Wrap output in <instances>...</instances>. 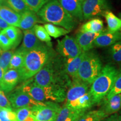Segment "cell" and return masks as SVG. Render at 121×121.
<instances>
[{
  "label": "cell",
  "mask_w": 121,
  "mask_h": 121,
  "mask_svg": "<svg viewBox=\"0 0 121 121\" xmlns=\"http://www.w3.org/2000/svg\"><path fill=\"white\" fill-rule=\"evenodd\" d=\"M57 55L51 43L41 45L26 53L22 66L19 69L20 81H26L34 77L48 62Z\"/></svg>",
  "instance_id": "1"
},
{
  "label": "cell",
  "mask_w": 121,
  "mask_h": 121,
  "mask_svg": "<svg viewBox=\"0 0 121 121\" xmlns=\"http://www.w3.org/2000/svg\"><path fill=\"white\" fill-rule=\"evenodd\" d=\"M35 84L45 87L59 85L69 88L71 84L65 69V58L57 55L47 63L33 78Z\"/></svg>",
  "instance_id": "2"
},
{
  "label": "cell",
  "mask_w": 121,
  "mask_h": 121,
  "mask_svg": "<svg viewBox=\"0 0 121 121\" xmlns=\"http://www.w3.org/2000/svg\"><path fill=\"white\" fill-rule=\"evenodd\" d=\"M37 15L43 22L71 30L75 28L76 22L63 9L58 0H51L37 13Z\"/></svg>",
  "instance_id": "3"
},
{
  "label": "cell",
  "mask_w": 121,
  "mask_h": 121,
  "mask_svg": "<svg viewBox=\"0 0 121 121\" xmlns=\"http://www.w3.org/2000/svg\"><path fill=\"white\" fill-rule=\"evenodd\" d=\"M34 100L39 102H62L66 99V90L64 87L52 85L43 87L35 84L33 79L25 81L19 87Z\"/></svg>",
  "instance_id": "4"
},
{
  "label": "cell",
  "mask_w": 121,
  "mask_h": 121,
  "mask_svg": "<svg viewBox=\"0 0 121 121\" xmlns=\"http://www.w3.org/2000/svg\"><path fill=\"white\" fill-rule=\"evenodd\" d=\"M118 73V69L112 65H106L103 67L90 88L95 104H99L109 93Z\"/></svg>",
  "instance_id": "5"
},
{
  "label": "cell",
  "mask_w": 121,
  "mask_h": 121,
  "mask_svg": "<svg viewBox=\"0 0 121 121\" xmlns=\"http://www.w3.org/2000/svg\"><path fill=\"white\" fill-rule=\"evenodd\" d=\"M103 69L98 54L94 51L86 52L78 72V78L91 85Z\"/></svg>",
  "instance_id": "6"
},
{
  "label": "cell",
  "mask_w": 121,
  "mask_h": 121,
  "mask_svg": "<svg viewBox=\"0 0 121 121\" xmlns=\"http://www.w3.org/2000/svg\"><path fill=\"white\" fill-rule=\"evenodd\" d=\"M62 107L57 103L45 102L31 109L36 121H56Z\"/></svg>",
  "instance_id": "7"
},
{
  "label": "cell",
  "mask_w": 121,
  "mask_h": 121,
  "mask_svg": "<svg viewBox=\"0 0 121 121\" xmlns=\"http://www.w3.org/2000/svg\"><path fill=\"white\" fill-rule=\"evenodd\" d=\"M56 51L60 56L65 58H75L83 52L75 38L69 35L57 41Z\"/></svg>",
  "instance_id": "8"
},
{
  "label": "cell",
  "mask_w": 121,
  "mask_h": 121,
  "mask_svg": "<svg viewBox=\"0 0 121 121\" xmlns=\"http://www.w3.org/2000/svg\"><path fill=\"white\" fill-rule=\"evenodd\" d=\"M109 9L108 0H84L82 10L84 20H88L103 15Z\"/></svg>",
  "instance_id": "9"
},
{
  "label": "cell",
  "mask_w": 121,
  "mask_h": 121,
  "mask_svg": "<svg viewBox=\"0 0 121 121\" xmlns=\"http://www.w3.org/2000/svg\"><path fill=\"white\" fill-rule=\"evenodd\" d=\"M7 98L12 108L16 109L22 108L32 109L34 107L40 105L43 103L34 100L19 87L13 93H10Z\"/></svg>",
  "instance_id": "10"
},
{
  "label": "cell",
  "mask_w": 121,
  "mask_h": 121,
  "mask_svg": "<svg viewBox=\"0 0 121 121\" xmlns=\"http://www.w3.org/2000/svg\"><path fill=\"white\" fill-rule=\"evenodd\" d=\"M90 90V85L78 79L72 80L71 84L66 93V103L78 99Z\"/></svg>",
  "instance_id": "11"
},
{
  "label": "cell",
  "mask_w": 121,
  "mask_h": 121,
  "mask_svg": "<svg viewBox=\"0 0 121 121\" xmlns=\"http://www.w3.org/2000/svg\"><path fill=\"white\" fill-rule=\"evenodd\" d=\"M121 40V31L120 30L115 33L103 31L95 39L94 42L93 46L94 47H107L111 46L113 44Z\"/></svg>",
  "instance_id": "12"
},
{
  "label": "cell",
  "mask_w": 121,
  "mask_h": 121,
  "mask_svg": "<svg viewBox=\"0 0 121 121\" xmlns=\"http://www.w3.org/2000/svg\"><path fill=\"white\" fill-rule=\"evenodd\" d=\"M20 81V75L17 69H9L4 72L0 84V89L5 93H10Z\"/></svg>",
  "instance_id": "13"
},
{
  "label": "cell",
  "mask_w": 121,
  "mask_h": 121,
  "mask_svg": "<svg viewBox=\"0 0 121 121\" xmlns=\"http://www.w3.org/2000/svg\"><path fill=\"white\" fill-rule=\"evenodd\" d=\"M84 0H58L63 9L75 19L82 21L83 17L82 4Z\"/></svg>",
  "instance_id": "14"
},
{
  "label": "cell",
  "mask_w": 121,
  "mask_h": 121,
  "mask_svg": "<svg viewBox=\"0 0 121 121\" xmlns=\"http://www.w3.org/2000/svg\"><path fill=\"white\" fill-rule=\"evenodd\" d=\"M65 105L72 109L86 112L87 109L91 108L94 105H95V104L93 100V96L89 90L86 94L81 97L72 102L66 103Z\"/></svg>",
  "instance_id": "15"
},
{
  "label": "cell",
  "mask_w": 121,
  "mask_h": 121,
  "mask_svg": "<svg viewBox=\"0 0 121 121\" xmlns=\"http://www.w3.org/2000/svg\"><path fill=\"white\" fill-rule=\"evenodd\" d=\"M86 52H82L73 58H65V69L66 73L72 79L78 78V72Z\"/></svg>",
  "instance_id": "16"
},
{
  "label": "cell",
  "mask_w": 121,
  "mask_h": 121,
  "mask_svg": "<svg viewBox=\"0 0 121 121\" xmlns=\"http://www.w3.org/2000/svg\"><path fill=\"white\" fill-rule=\"evenodd\" d=\"M102 107L100 109L108 116L114 114L121 109V93L115 95L109 99L103 100Z\"/></svg>",
  "instance_id": "17"
},
{
  "label": "cell",
  "mask_w": 121,
  "mask_h": 121,
  "mask_svg": "<svg viewBox=\"0 0 121 121\" xmlns=\"http://www.w3.org/2000/svg\"><path fill=\"white\" fill-rule=\"evenodd\" d=\"M100 33H78L75 39L83 52H88L94 48L93 43L95 39L98 37Z\"/></svg>",
  "instance_id": "18"
},
{
  "label": "cell",
  "mask_w": 121,
  "mask_h": 121,
  "mask_svg": "<svg viewBox=\"0 0 121 121\" xmlns=\"http://www.w3.org/2000/svg\"><path fill=\"white\" fill-rule=\"evenodd\" d=\"M43 43L37 38L34 34L33 29L24 30V37L22 43L19 48L22 51L27 52L37 47Z\"/></svg>",
  "instance_id": "19"
},
{
  "label": "cell",
  "mask_w": 121,
  "mask_h": 121,
  "mask_svg": "<svg viewBox=\"0 0 121 121\" xmlns=\"http://www.w3.org/2000/svg\"><path fill=\"white\" fill-rule=\"evenodd\" d=\"M0 17L10 26L17 27L19 25L21 15L10 9L7 6L0 7Z\"/></svg>",
  "instance_id": "20"
},
{
  "label": "cell",
  "mask_w": 121,
  "mask_h": 121,
  "mask_svg": "<svg viewBox=\"0 0 121 121\" xmlns=\"http://www.w3.org/2000/svg\"><path fill=\"white\" fill-rule=\"evenodd\" d=\"M40 22L36 13L31 10L21 14V17L18 26L21 29L28 30L34 28L37 22Z\"/></svg>",
  "instance_id": "21"
},
{
  "label": "cell",
  "mask_w": 121,
  "mask_h": 121,
  "mask_svg": "<svg viewBox=\"0 0 121 121\" xmlns=\"http://www.w3.org/2000/svg\"><path fill=\"white\" fill-rule=\"evenodd\" d=\"M86 112L72 109L64 105L56 121H77Z\"/></svg>",
  "instance_id": "22"
},
{
  "label": "cell",
  "mask_w": 121,
  "mask_h": 121,
  "mask_svg": "<svg viewBox=\"0 0 121 121\" xmlns=\"http://www.w3.org/2000/svg\"><path fill=\"white\" fill-rule=\"evenodd\" d=\"M104 24L101 19L94 18L83 24L80 28L81 33H100L103 31Z\"/></svg>",
  "instance_id": "23"
},
{
  "label": "cell",
  "mask_w": 121,
  "mask_h": 121,
  "mask_svg": "<svg viewBox=\"0 0 121 121\" xmlns=\"http://www.w3.org/2000/svg\"><path fill=\"white\" fill-rule=\"evenodd\" d=\"M103 15L107 23L108 30L110 33H115L121 29V20L109 10L105 11Z\"/></svg>",
  "instance_id": "24"
},
{
  "label": "cell",
  "mask_w": 121,
  "mask_h": 121,
  "mask_svg": "<svg viewBox=\"0 0 121 121\" xmlns=\"http://www.w3.org/2000/svg\"><path fill=\"white\" fill-rule=\"evenodd\" d=\"M3 31L13 43V48H16L20 43L22 37L21 30L16 26H9L8 28L3 30Z\"/></svg>",
  "instance_id": "25"
},
{
  "label": "cell",
  "mask_w": 121,
  "mask_h": 121,
  "mask_svg": "<svg viewBox=\"0 0 121 121\" xmlns=\"http://www.w3.org/2000/svg\"><path fill=\"white\" fill-rule=\"evenodd\" d=\"M108 116L101 109L86 112L77 121H100Z\"/></svg>",
  "instance_id": "26"
},
{
  "label": "cell",
  "mask_w": 121,
  "mask_h": 121,
  "mask_svg": "<svg viewBox=\"0 0 121 121\" xmlns=\"http://www.w3.org/2000/svg\"><path fill=\"white\" fill-rule=\"evenodd\" d=\"M26 52L19 48L13 53L10 60L9 69H19L23 64Z\"/></svg>",
  "instance_id": "27"
},
{
  "label": "cell",
  "mask_w": 121,
  "mask_h": 121,
  "mask_svg": "<svg viewBox=\"0 0 121 121\" xmlns=\"http://www.w3.org/2000/svg\"><path fill=\"white\" fill-rule=\"evenodd\" d=\"M44 28L47 31L50 37H52L55 38H57L63 35H66V34L69 33V30L50 23L45 24L44 25Z\"/></svg>",
  "instance_id": "28"
},
{
  "label": "cell",
  "mask_w": 121,
  "mask_h": 121,
  "mask_svg": "<svg viewBox=\"0 0 121 121\" xmlns=\"http://www.w3.org/2000/svg\"><path fill=\"white\" fill-rule=\"evenodd\" d=\"M6 4L10 9L20 15L30 10L24 0H6Z\"/></svg>",
  "instance_id": "29"
},
{
  "label": "cell",
  "mask_w": 121,
  "mask_h": 121,
  "mask_svg": "<svg viewBox=\"0 0 121 121\" xmlns=\"http://www.w3.org/2000/svg\"><path fill=\"white\" fill-rule=\"evenodd\" d=\"M109 54L113 62L121 64V40L110 46Z\"/></svg>",
  "instance_id": "30"
},
{
  "label": "cell",
  "mask_w": 121,
  "mask_h": 121,
  "mask_svg": "<svg viewBox=\"0 0 121 121\" xmlns=\"http://www.w3.org/2000/svg\"><path fill=\"white\" fill-rule=\"evenodd\" d=\"M16 114L17 121H36L31 109L22 108L16 109L15 110Z\"/></svg>",
  "instance_id": "31"
},
{
  "label": "cell",
  "mask_w": 121,
  "mask_h": 121,
  "mask_svg": "<svg viewBox=\"0 0 121 121\" xmlns=\"http://www.w3.org/2000/svg\"><path fill=\"white\" fill-rule=\"evenodd\" d=\"M33 29L35 35L40 41L47 43H51V37L48 34L47 31H46L44 26L36 24Z\"/></svg>",
  "instance_id": "32"
},
{
  "label": "cell",
  "mask_w": 121,
  "mask_h": 121,
  "mask_svg": "<svg viewBox=\"0 0 121 121\" xmlns=\"http://www.w3.org/2000/svg\"><path fill=\"white\" fill-rule=\"evenodd\" d=\"M13 50H9L0 53V68L4 71V72H6L9 69V66L11 59L13 56Z\"/></svg>",
  "instance_id": "33"
},
{
  "label": "cell",
  "mask_w": 121,
  "mask_h": 121,
  "mask_svg": "<svg viewBox=\"0 0 121 121\" xmlns=\"http://www.w3.org/2000/svg\"><path fill=\"white\" fill-rule=\"evenodd\" d=\"M31 11L37 13L39 10L51 0H24Z\"/></svg>",
  "instance_id": "34"
},
{
  "label": "cell",
  "mask_w": 121,
  "mask_h": 121,
  "mask_svg": "<svg viewBox=\"0 0 121 121\" xmlns=\"http://www.w3.org/2000/svg\"><path fill=\"white\" fill-rule=\"evenodd\" d=\"M0 121H17L16 113L12 108H0Z\"/></svg>",
  "instance_id": "35"
},
{
  "label": "cell",
  "mask_w": 121,
  "mask_h": 121,
  "mask_svg": "<svg viewBox=\"0 0 121 121\" xmlns=\"http://www.w3.org/2000/svg\"><path fill=\"white\" fill-rule=\"evenodd\" d=\"M121 93V71H118L111 90L105 98L109 99L115 95Z\"/></svg>",
  "instance_id": "36"
},
{
  "label": "cell",
  "mask_w": 121,
  "mask_h": 121,
  "mask_svg": "<svg viewBox=\"0 0 121 121\" xmlns=\"http://www.w3.org/2000/svg\"><path fill=\"white\" fill-rule=\"evenodd\" d=\"M13 45L7 36L4 32L0 31V49L3 51H7L13 49Z\"/></svg>",
  "instance_id": "37"
},
{
  "label": "cell",
  "mask_w": 121,
  "mask_h": 121,
  "mask_svg": "<svg viewBox=\"0 0 121 121\" xmlns=\"http://www.w3.org/2000/svg\"><path fill=\"white\" fill-rule=\"evenodd\" d=\"M12 108V107L4 92L0 89V108Z\"/></svg>",
  "instance_id": "38"
},
{
  "label": "cell",
  "mask_w": 121,
  "mask_h": 121,
  "mask_svg": "<svg viewBox=\"0 0 121 121\" xmlns=\"http://www.w3.org/2000/svg\"><path fill=\"white\" fill-rule=\"evenodd\" d=\"M103 121H121V116L117 113H115L105 118Z\"/></svg>",
  "instance_id": "39"
},
{
  "label": "cell",
  "mask_w": 121,
  "mask_h": 121,
  "mask_svg": "<svg viewBox=\"0 0 121 121\" xmlns=\"http://www.w3.org/2000/svg\"><path fill=\"white\" fill-rule=\"evenodd\" d=\"M4 71H3L2 69L0 68V84H1V81H2V78H3V76H4Z\"/></svg>",
  "instance_id": "40"
},
{
  "label": "cell",
  "mask_w": 121,
  "mask_h": 121,
  "mask_svg": "<svg viewBox=\"0 0 121 121\" xmlns=\"http://www.w3.org/2000/svg\"><path fill=\"white\" fill-rule=\"evenodd\" d=\"M3 2V1H2V0H0V2Z\"/></svg>",
  "instance_id": "41"
},
{
  "label": "cell",
  "mask_w": 121,
  "mask_h": 121,
  "mask_svg": "<svg viewBox=\"0 0 121 121\" xmlns=\"http://www.w3.org/2000/svg\"><path fill=\"white\" fill-rule=\"evenodd\" d=\"M1 52H2V50H1V49H0V53H1Z\"/></svg>",
  "instance_id": "42"
},
{
  "label": "cell",
  "mask_w": 121,
  "mask_h": 121,
  "mask_svg": "<svg viewBox=\"0 0 121 121\" xmlns=\"http://www.w3.org/2000/svg\"><path fill=\"white\" fill-rule=\"evenodd\" d=\"M120 16H121V13L120 14ZM120 30H121V29H120Z\"/></svg>",
  "instance_id": "43"
},
{
  "label": "cell",
  "mask_w": 121,
  "mask_h": 121,
  "mask_svg": "<svg viewBox=\"0 0 121 121\" xmlns=\"http://www.w3.org/2000/svg\"><path fill=\"white\" fill-rule=\"evenodd\" d=\"M1 6V2H0V7Z\"/></svg>",
  "instance_id": "44"
},
{
  "label": "cell",
  "mask_w": 121,
  "mask_h": 121,
  "mask_svg": "<svg viewBox=\"0 0 121 121\" xmlns=\"http://www.w3.org/2000/svg\"><path fill=\"white\" fill-rule=\"evenodd\" d=\"M1 29H0V31H1Z\"/></svg>",
  "instance_id": "45"
},
{
  "label": "cell",
  "mask_w": 121,
  "mask_h": 121,
  "mask_svg": "<svg viewBox=\"0 0 121 121\" xmlns=\"http://www.w3.org/2000/svg\"><path fill=\"white\" fill-rule=\"evenodd\" d=\"M2 1H4V0H2Z\"/></svg>",
  "instance_id": "46"
},
{
  "label": "cell",
  "mask_w": 121,
  "mask_h": 121,
  "mask_svg": "<svg viewBox=\"0 0 121 121\" xmlns=\"http://www.w3.org/2000/svg\"><path fill=\"white\" fill-rule=\"evenodd\" d=\"M120 31H121V30H120Z\"/></svg>",
  "instance_id": "47"
}]
</instances>
